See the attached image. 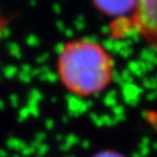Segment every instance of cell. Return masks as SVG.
Returning a JSON list of instances; mask_svg holds the SVG:
<instances>
[{
  "label": "cell",
  "mask_w": 157,
  "mask_h": 157,
  "mask_svg": "<svg viewBox=\"0 0 157 157\" xmlns=\"http://www.w3.org/2000/svg\"><path fill=\"white\" fill-rule=\"evenodd\" d=\"M58 73L62 84L71 93L95 95L113 80V61L101 45L80 39L62 48L58 57Z\"/></svg>",
  "instance_id": "6da1fadb"
},
{
  "label": "cell",
  "mask_w": 157,
  "mask_h": 157,
  "mask_svg": "<svg viewBox=\"0 0 157 157\" xmlns=\"http://www.w3.org/2000/svg\"><path fill=\"white\" fill-rule=\"evenodd\" d=\"M133 20L141 36L157 49V0H137Z\"/></svg>",
  "instance_id": "7a4b0ae2"
},
{
  "label": "cell",
  "mask_w": 157,
  "mask_h": 157,
  "mask_svg": "<svg viewBox=\"0 0 157 157\" xmlns=\"http://www.w3.org/2000/svg\"><path fill=\"white\" fill-rule=\"evenodd\" d=\"M94 2L96 7L106 14L120 17L131 11L134 13L137 0H94Z\"/></svg>",
  "instance_id": "3957f363"
},
{
  "label": "cell",
  "mask_w": 157,
  "mask_h": 157,
  "mask_svg": "<svg viewBox=\"0 0 157 157\" xmlns=\"http://www.w3.org/2000/svg\"><path fill=\"white\" fill-rule=\"evenodd\" d=\"M98 157H120V156H118V155H116V154H103Z\"/></svg>",
  "instance_id": "277c9868"
}]
</instances>
